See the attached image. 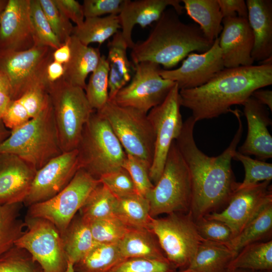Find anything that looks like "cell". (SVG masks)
<instances>
[{
    "mask_svg": "<svg viewBox=\"0 0 272 272\" xmlns=\"http://www.w3.org/2000/svg\"><path fill=\"white\" fill-rule=\"evenodd\" d=\"M42 272H43V271H42Z\"/></svg>",
    "mask_w": 272,
    "mask_h": 272,
    "instance_id": "62",
    "label": "cell"
},
{
    "mask_svg": "<svg viewBox=\"0 0 272 272\" xmlns=\"http://www.w3.org/2000/svg\"><path fill=\"white\" fill-rule=\"evenodd\" d=\"M4 89L9 91L10 94V85L6 75L0 71V90Z\"/></svg>",
    "mask_w": 272,
    "mask_h": 272,
    "instance_id": "57",
    "label": "cell"
},
{
    "mask_svg": "<svg viewBox=\"0 0 272 272\" xmlns=\"http://www.w3.org/2000/svg\"><path fill=\"white\" fill-rule=\"evenodd\" d=\"M85 92L88 102L94 110H100L109 101V66L105 55L91 73Z\"/></svg>",
    "mask_w": 272,
    "mask_h": 272,
    "instance_id": "37",
    "label": "cell"
},
{
    "mask_svg": "<svg viewBox=\"0 0 272 272\" xmlns=\"http://www.w3.org/2000/svg\"><path fill=\"white\" fill-rule=\"evenodd\" d=\"M124 0H84L82 5L86 18L99 17L105 14L118 15Z\"/></svg>",
    "mask_w": 272,
    "mask_h": 272,
    "instance_id": "48",
    "label": "cell"
},
{
    "mask_svg": "<svg viewBox=\"0 0 272 272\" xmlns=\"http://www.w3.org/2000/svg\"><path fill=\"white\" fill-rule=\"evenodd\" d=\"M25 229L15 245L25 249L43 272H65L68 259L61 235L51 222L26 216Z\"/></svg>",
    "mask_w": 272,
    "mask_h": 272,
    "instance_id": "12",
    "label": "cell"
},
{
    "mask_svg": "<svg viewBox=\"0 0 272 272\" xmlns=\"http://www.w3.org/2000/svg\"><path fill=\"white\" fill-rule=\"evenodd\" d=\"M22 203L0 206V256L15 246L25 223L20 218Z\"/></svg>",
    "mask_w": 272,
    "mask_h": 272,
    "instance_id": "36",
    "label": "cell"
},
{
    "mask_svg": "<svg viewBox=\"0 0 272 272\" xmlns=\"http://www.w3.org/2000/svg\"><path fill=\"white\" fill-rule=\"evenodd\" d=\"M25 249L13 246L0 256V272H42Z\"/></svg>",
    "mask_w": 272,
    "mask_h": 272,
    "instance_id": "41",
    "label": "cell"
},
{
    "mask_svg": "<svg viewBox=\"0 0 272 272\" xmlns=\"http://www.w3.org/2000/svg\"><path fill=\"white\" fill-rule=\"evenodd\" d=\"M63 75V64L53 60L49 63L46 69L47 79L49 83L60 80Z\"/></svg>",
    "mask_w": 272,
    "mask_h": 272,
    "instance_id": "52",
    "label": "cell"
},
{
    "mask_svg": "<svg viewBox=\"0 0 272 272\" xmlns=\"http://www.w3.org/2000/svg\"><path fill=\"white\" fill-rule=\"evenodd\" d=\"M236 255L226 244L203 239L187 269L195 272H227Z\"/></svg>",
    "mask_w": 272,
    "mask_h": 272,
    "instance_id": "27",
    "label": "cell"
},
{
    "mask_svg": "<svg viewBox=\"0 0 272 272\" xmlns=\"http://www.w3.org/2000/svg\"><path fill=\"white\" fill-rule=\"evenodd\" d=\"M238 127L228 147L222 153L210 157L197 147L194 138L196 122L189 116L183 122L176 145L189 169L192 182V200L189 212L195 221L217 212L227 205L237 190L231 162L241 139L243 127L239 111H231Z\"/></svg>",
    "mask_w": 272,
    "mask_h": 272,
    "instance_id": "1",
    "label": "cell"
},
{
    "mask_svg": "<svg viewBox=\"0 0 272 272\" xmlns=\"http://www.w3.org/2000/svg\"><path fill=\"white\" fill-rule=\"evenodd\" d=\"M30 18L35 46L55 50L62 45L46 18L39 0H30Z\"/></svg>",
    "mask_w": 272,
    "mask_h": 272,
    "instance_id": "38",
    "label": "cell"
},
{
    "mask_svg": "<svg viewBox=\"0 0 272 272\" xmlns=\"http://www.w3.org/2000/svg\"><path fill=\"white\" fill-rule=\"evenodd\" d=\"M227 272H272V271H255L245 269H233L228 270Z\"/></svg>",
    "mask_w": 272,
    "mask_h": 272,
    "instance_id": "58",
    "label": "cell"
},
{
    "mask_svg": "<svg viewBox=\"0 0 272 272\" xmlns=\"http://www.w3.org/2000/svg\"><path fill=\"white\" fill-rule=\"evenodd\" d=\"M195 221L198 233L204 240L227 244L233 238L230 229L222 222L205 217Z\"/></svg>",
    "mask_w": 272,
    "mask_h": 272,
    "instance_id": "46",
    "label": "cell"
},
{
    "mask_svg": "<svg viewBox=\"0 0 272 272\" xmlns=\"http://www.w3.org/2000/svg\"><path fill=\"white\" fill-rule=\"evenodd\" d=\"M176 272H195L190 269H185L183 270H177Z\"/></svg>",
    "mask_w": 272,
    "mask_h": 272,
    "instance_id": "61",
    "label": "cell"
},
{
    "mask_svg": "<svg viewBox=\"0 0 272 272\" xmlns=\"http://www.w3.org/2000/svg\"><path fill=\"white\" fill-rule=\"evenodd\" d=\"M177 270L167 259L130 258L122 259L107 272H176Z\"/></svg>",
    "mask_w": 272,
    "mask_h": 272,
    "instance_id": "43",
    "label": "cell"
},
{
    "mask_svg": "<svg viewBox=\"0 0 272 272\" xmlns=\"http://www.w3.org/2000/svg\"><path fill=\"white\" fill-rule=\"evenodd\" d=\"M99 180L117 198L137 193L130 175L123 167L104 174Z\"/></svg>",
    "mask_w": 272,
    "mask_h": 272,
    "instance_id": "45",
    "label": "cell"
},
{
    "mask_svg": "<svg viewBox=\"0 0 272 272\" xmlns=\"http://www.w3.org/2000/svg\"><path fill=\"white\" fill-rule=\"evenodd\" d=\"M271 181L237 190L225 209L205 217L222 222L230 229L233 238L239 234L260 211L272 202Z\"/></svg>",
    "mask_w": 272,
    "mask_h": 272,
    "instance_id": "15",
    "label": "cell"
},
{
    "mask_svg": "<svg viewBox=\"0 0 272 272\" xmlns=\"http://www.w3.org/2000/svg\"><path fill=\"white\" fill-rule=\"evenodd\" d=\"M219 38L225 68L253 65L254 37L247 18H224Z\"/></svg>",
    "mask_w": 272,
    "mask_h": 272,
    "instance_id": "19",
    "label": "cell"
},
{
    "mask_svg": "<svg viewBox=\"0 0 272 272\" xmlns=\"http://www.w3.org/2000/svg\"><path fill=\"white\" fill-rule=\"evenodd\" d=\"M8 1L0 0V14L5 9Z\"/></svg>",
    "mask_w": 272,
    "mask_h": 272,
    "instance_id": "60",
    "label": "cell"
},
{
    "mask_svg": "<svg viewBox=\"0 0 272 272\" xmlns=\"http://www.w3.org/2000/svg\"><path fill=\"white\" fill-rule=\"evenodd\" d=\"M179 0H124L118 14L120 31L128 48H132L134 43L132 32L135 25L142 28L158 21L168 6H171L179 15L182 13L183 7Z\"/></svg>",
    "mask_w": 272,
    "mask_h": 272,
    "instance_id": "22",
    "label": "cell"
},
{
    "mask_svg": "<svg viewBox=\"0 0 272 272\" xmlns=\"http://www.w3.org/2000/svg\"><path fill=\"white\" fill-rule=\"evenodd\" d=\"M173 9L166 10L149 36L134 43L130 56L134 64L149 61L169 69L194 51H208L214 41L208 39L199 27L180 20Z\"/></svg>",
    "mask_w": 272,
    "mask_h": 272,
    "instance_id": "3",
    "label": "cell"
},
{
    "mask_svg": "<svg viewBox=\"0 0 272 272\" xmlns=\"http://www.w3.org/2000/svg\"><path fill=\"white\" fill-rule=\"evenodd\" d=\"M124 151L152 164L155 136L147 114L109 101L100 110Z\"/></svg>",
    "mask_w": 272,
    "mask_h": 272,
    "instance_id": "9",
    "label": "cell"
},
{
    "mask_svg": "<svg viewBox=\"0 0 272 272\" xmlns=\"http://www.w3.org/2000/svg\"><path fill=\"white\" fill-rule=\"evenodd\" d=\"M247 20L254 37L251 56L262 61L272 57V1L247 0Z\"/></svg>",
    "mask_w": 272,
    "mask_h": 272,
    "instance_id": "23",
    "label": "cell"
},
{
    "mask_svg": "<svg viewBox=\"0 0 272 272\" xmlns=\"http://www.w3.org/2000/svg\"><path fill=\"white\" fill-rule=\"evenodd\" d=\"M53 32L62 44L72 35L74 26L57 8L53 0H39Z\"/></svg>",
    "mask_w": 272,
    "mask_h": 272,
    "instance_id": "44",
    "label": "cell"
},
{
    "mask_svg": "<svg viewBox=\"0 0 272 272\" xmlns=\"http://www.w3.org/2000/svg\"><path fill=\"white\" fill-rule=\"evenodd\" d=\"M192 182L188 167L173 141L160 178L147 198L150 215L189 212L192 200Z\"/></svg>",
    "mask_w": 272,
    "mask_h": 272,
    "instance_id": "7",
    "label": "cell"
},
{
    "mask_svg": "<svg viewBox=\"0 0 272 272\" xmlns=\"http://www.w3.org/2000/svg\"><path fill=\"white\" fill-rule=\"evenodd\" d=\"M122 167L130 175L137 192L147 198L154 186L149 176L151 165L138 157L126 154Z\"/></svg>",
    "mask_w": 272,
    "mask_h": 272,
    "instance_id": "42",
    "label": "cell"
},
{
    "mask_svg": "<svg viewBox=\"0 0 272 272\" xmlns=\"http://www.w3.org/2000/svg\"><path fill=\"white\" fill-rule=\"evenodd\" d=\"M71 54L69 39L57 49L53 51L52 57L53 61L65 64L70 60Z\"/></svg>",
    "mask_w": 272,
    "mask_h": 272,
    "instance_id": "53",
    "label": "cell"
},
{
    "mask_svg": "<svg viewBox=\"0 0 272 272\" xmlns=\"http://www.w3.org/2000/svg\"><path fill=\"white\" fill-rule=\"evenodd\" d=\"M64 250L68 261L76 263L96 244L90 223L78 213L61 235Z\"/></svg>",
    "mask_w": 272,
    "mask_h": 272,
    "instance_id": "29",
    "label": "cell"
},
{
    "mask_svg": "<svg viewBox=\"0 0 272 272\" xmlns=\"http://www.w3.org/2000/svg\"><path fill=\"white\" fill-rule=\"evenodd\" d=\"M272 84V64L224 68L206 84L179 90L181 106L196 122L216 118L243 105L254 91Z\"/></svg>",
    "mask_w": 272,
    "mask_h": 272,
    "instance_id": "2",
    "label": "cell"
},
{
    "mask_svg": "<svg viewBox=\"0 0 272 272\" xmlns=\"http://www.w3.org/2000/svg\"><path fill=\"white\" fill-rule=\"evenodd\" d=\"M59 10L70 21L80 26L85 17L82 5L75 0H53Z\"/></svg>",
    "mask_w": 272,
    "mask_h": 272,
    "instance_id": "50",
    "label": "cell"
},
{
    "mask_svg": "<svg viewBox=\"0 0 272 272\" xmlns=\"http://www.w3.org/2000/svg\"><path fill=\"white\" fill-rule=\"evenodd\" d=\"M12 101L9 91L0 90V119H2Z\"/></svg>",
    "mask_w": 272,
    "mask_h": 272,
    "instance_id": "55",
    "label": "cell"
},
{
    "mask_svg": "<svg viewBox=\"0 0 272 272\" xmlns=\"http://www.w3.org/2000/svg\"><path fill=\"white\" fill-rule=\"evenodd\" d=\"M233 159L240 161L245 170L244 178L239 182L237 190L251 186L272 179V164L258 159H254L249 156L235 152Z\"/></svg>",
    "mask_w": 272,
    "mask_h": 272,
    "instance_id": "39",
    "label": "cell"
},
{
    "mask_svg": "<svg viewBox=\"0 0 272 272\" xmlns=\"http://www.w3.org/2000/svg\"><path fill=\"white\" fill-rule=\"evenodd\" d=\"M65 272H75L74 269V263L68 261L67 267Z\"/></svg>",
    "mask_w": 272,
    "mask_h": 272,
    "instance_id": "59",
    "label": "cell"
},
{
    "mask_svg": "<svg viewBox=\"0 0 272 272\" xmlns=\"http://www.w3.org/2000/svg\"><path fill=\"white\" fill-rule=\"evenodd\" d=\"M248 132L246 139L237 151L254 155L264 161L272 157V137L267 127L271 124L269 112L264 106L251 96L242 105Z\"/></svg>",
    "mask_w": 272,
    "mask_h": 272,
    "instance_id": "21",
    "label": "cell"
},
{
    "mask_svg": "<svg viewBox=\"0 0 272 272\" xmlns=\"http://www.w3.org/2000/svg\"><path fill=\"white\" fill-rule=\"evenodd\" d=\"M99 182L80 168L68 185L55 195L28 207L26 216L48 220L61 235Z\"/></svg>",
    "mask_w": 272,
    "mask_h": 272,
    "instance_id": "11",
    "label": "cell"
},
{
    "mask_svg": "<svg viewBox=\"0 0 272 272\" xmlns=\"http://www.w3.org/2000/svg\"><path fill=\"white\" fill-rule=\"evenodd\" d=\"M120 29L118 15L86 18L80 26H74L73 34L83 44L91 43L100 45L113 37Z\"/></svg>",
    "mask_w": 272,
    "mask_h": 272,
    "instance_id": "30",
    "label": "cell"
},
{
    "mask_svg": "<svg viewBox=\"0 0 272 272\" xmlns=\"http://www.w3.org/2000/svg\"><path fill=\"white\" fill-rule=\"evenodd\" d=\"M119 246L123 259H167L156 236L150 229L129 228L119 242Z\"/></svg>",
    "mask_w": 272,
    "mask_h": 272,
    "instance_id": "26",
    "label": "cell"
},
{
    "mask_svg": "<svg viewBox=\"0 0 272 272\" xmlns=\"http://www.w3.org/2000/svg\"><path fill=\"white\" fill-rule=\"evenodd\" d=\"M10 133L11 130L6 127L2 119H0V145L9 137Z\"/></svg>",
    "mask_w": 272,
    "mask_h": 272,
    "instance_id": "56",
    "label": "cell"
},
{
    "mask_svg": "<svg viewBox=\"0 0 272 272\" xmlns=\"http://www.w3.org/2000/svg\"><path fill=\"white\" fill-rule=\"evenodd\" d=\"M186 57L179 67L159 71L163 78L176 83L179 90L201 86L225 68L219 38L208 51L200 54L191 52Z\"/></svg>",
    "mask_w": 272,
    "mask_h": 272,
    "instance_id": "17",
    "label": "cell"
},
{
    "mask_svg": "<svg viewBox=\"0 0 272 272\" xmlns=\"http://www.w3.org/2000/svg\"><path fill=\"white\" fill-rule=\"evenodd\" d=\"M180 106L179 89L176 83L164 101L147 113L155 136L154 156L149 172L150 178L154 185L162 173L170 147L183 127Z\"/></svg>",
    "mask_w": 272,
    "mask_h": 272,
    "instance_id": "14",
    "label": "cell"
},
{
    "mask_svg": "<svg viewBox=\"0 0 272 272\" xmlns=\"http://www.w3.org/2000/svg\"><path fill=\"white\" fill-rule=\"evenodd\" d=\"M161 69L159 64L149 61L134 64L131 80L111 101L147 114L164 101L176 84L163 78L159 74Z\"/></svg>",
    "mask_w": 272,
    "mask_h": 272,
    "instance_id": "13",
    "label": "cell"
},
{
    "mask_svg": "<svg viewBox=\"0 0 272 272\" xmlns=\"http://www.w3.org/2000/svg\"><path fill=\"white\" fill-rule=\"evenodd\" d=\"M252 97L263 106L272 111V91L269 90L257 89L253 92Z\"/></svg>",
    "mask_w": 272,
    "mask_h": 272,
    "instance_id": "54",
    "label": "cell"
},
{
    "mask_svg": "<svg viewBox=\"0 0 272 272\" xmlns=\"http://www.w3.org/2000/svg\"><path fill=\"white\" fill-rule=\"evenodd\" d=\"M36 172L18 156L0 153V206L23 203Z\"/></svg>",
    "mask_w": 272,
    "mask_h": 272,
    "instance_id": "20",
    "label": "cell"
},
{
    "mask_svg": "<svg viewBox=\"0 0 272 272\" xmlns=\"http://www.w3.org/2000/svg\"><path fill=\"white\" fill-rule=\"evenodd\" d=\"M54 50L35 45L23 51L0 50V71L8 80L12 100L34 87H48L46 69Z\"/></svg>",
    "mask_w": 272,
    "mask_h": 272,
    "instance_id": "10",
    "label": "cell"
},
{
    "mask_svg": "<svg viewBox=\"0 0 272 272\" xmlns=\"http://www.w3.org/2000/svg\"><path fill=\"white\" fill-rule=\"evenodd\" d=\"M18 99L25 108L30 119L34 118L45 108L49 102L47 87L42 86L34 87Z\"/></svg>",
    "mask_w": 272,
    "mask_h": 272,
    "instance_id": "47",
    "label": "cell"
},
{
    "mask_svg": "<svg viewBox=\"0 0 272 272\" xmlns=\"http://www.w3.org/2000/svg\"><path fill=\"white\" fill-rule=\"evenodd\" d=\"M223 18L241 17L247 18L248 10L244 0H218Z\"/></svg>",
    "mask_w": 272,
    "mask_h": 272,
    "instance_id": "51",
    "label": "cell"
},
{
    "mask_svg": "<svg viewBox=\"0 0 272 272\" xmlns=\"http://www.w3.org/2000/svg\"><path fill=\"white\" fill-rule=\"evenodd\" d=\"M79 169L77 149L52 159L36 171L23 204L28 207L52 197L68 185Z\"/></svg>",
    "mask_w": 272,
    "mask_h": 272,
    "instance_id": "16",
    "label": "cell"
},
{
    "mask_svg": "<svg viewBox=\"0 0 272 272\" xmlns=\"http://www.w3.org/2000/svg\"><path fill=\"white\" fill-rule=\"evenodd\" d=\"M117 203V198L104 184L99 182L78 213L90 223L114 216Z\"/></svg>",
    "mask_w": 272,
    "mask_h": 272,
    "instance_id": "35",
    "label": "cell"
},
{
    "mask_svg": "<svg viewBox=\"0 0 272 272\" xmlns=\"http://www.w3.org/2000/svg\"><path fill=\"white\" fill-rule=\"evenodd\" d=\"M96 243H113L119 242L129 227L115 216L90 223Z\"/></svg>",
    "mask_w": 272,
    "mask_h": 272,
    "instance_id": "40",
    "label": "cell"
},
{
    "mask_svg": "<svg viewBox=\"0 0 272 272\" xmlns=\"http://www.w3.org/2000/svg\"><path fill=\"white\" fill-rule=\"evenodd\" d=\"M150 229L168 260L177 270L187 269L203 240L190 212L173 213L164 218H151Z\"/></svg>",
    "mask_w": 272,
    "mask_h": 272,
    "instance_id": "8",
    "label": "cell"
},
{
    "mask_svg": "<svg viewBox=\"0 0 272 272\" xmlns=\"http://www.w3.org/2000/svg\"><path fill=\"white\" fill-rule=\"evenodd\" d=\"M187 14L198 26L205 36L214 41L222 28L223 16L218 0H182Z\"/></svg>",
    "mask_w": 272,
    "mask_h": 272,
    "instance_id": "28",
    "label": "cell"
},
{
    "mask_svg": "<svg viewBox=\"0 0 272 272\" xmlns=\"http://www.w3.org/2000/svg\"><path fill=\"white\" fill-rule=\"evenodd\" d=\"M47 91L62 152L77 149L84 127L94 111L84 89L62 78L49 83Z\"/></svg>",
    "mask_w": 272,
    "mask_h": 272,
    "instance_id": "6",
    "label": "cell"
},
{
    "mask_svg": "<svg viewBox=\"0 0 272 272\" xmlns=\"http://www.w3.org/2000/svg\"><path fill=\"white\" fill-rule=\"evenodd\" d=\"M245 269L255 271H272V240L249 244L237 253L228 270Z\"/></svg>",
    "mask_w": 272,
    "mask_h": 272,
    "instance_id": "32",
    "label": "cell"
},
{
    "mask_svg": "<svg viewBox=\"0 0 272 272\" xmlns=\"http://www.w3.org/2000/svg\"><path fill=\"white\" fill-rule=\"evenodd\" d=\"M107 47L108 51L106 59L109 66V101H111L118 92L130 82L134 67L128 58V46L120 31L113 36Z\"/></svg>",
    "mask_w": 272,
    "mask_h": 272,
    "instance_id": "25",
    "label": "cell"
},
{
    "mask_svg": "<svg viewBox=\"0 0 272 272\" xmlns=\"http://www.w3.org/2000/svg\"><path fill=\"white\" fill-rule=\"evenodd\" d=\"M2 153L18 156L36 171L63 153L50 98L37 116L11 130L9 137L0 145Z\"/></svg>",
    "mask_w": 272,
    "mask_h": 272,
    "instance_id": "4",
    "label": "cell"
},
{
    "mask_svg": "<svg viewBox=\"0 0 272 272\" xmlns=\"http://www.w3.org/2000/svg\"><path fill=\"white\" fill-rule=\"evenodd\" d=\"M71 54L69 61L63 64V79L67 83L85 89L86 79L98 66L101 55L98 48L82 43L74 36L69 38Z\"/></svg>",
    "mask_w": 272,
    "mask_h": 272,
    "instance_id": "24",
    "label": "cell"
},
{
    "mask_svg": "<svg viewBox=\"0 0 272 272\" xmlns=\"http://www.w3.org/2000/svg\"><path fill=\"white\" fill-rule=\"evenodd\" d=\"M272 231V202L266 205L237 235L226 244L237 255L245 246L263 241Z\"/></svg>",
    "mask_w": 272,
    "mask_h": 272,
    "instance_id": "34",
    "label": "cell"
},
{
    "mask_svg": "<svg viewBox=\"0 0 272 272\" xmlns=\"http://www.w3.org/2000/svg\"><path fill=\"white\" fill-rule=\"evenodd\" d=\"M123 259L119 242L96 243L80 260L74 264L75 272H107Z\"/></svg>",
    "mask_w": 272,
    "mask_h": 272,
    "instance_id": "33",
    "label": "cell"
},
{
    "mask_svg": "<svg viewBox=\"0 0 272 272\" xmlns=\"http://www.w3.org/2000/svg\"><path fill=\"white\" fill-rule=\"evenodd\" d=\"M30 118L19 99L12 100L2 118L6 127L10 130L16 129L27 122Z\"/></svg>",
    "mask_w": 272,
    "mask_h": 272,
    "instance_id": "49",
    "label": "cell"
},
{
    "mask_svg": "<svg viewBox=\"0 0 272 272\" xmlns=\"http://www.w3.org/2000/svg\"><path fill=\"white\" fill-rule=\"evenodd\" d=\"M34 46L30 0H9L0 14V50L23 51Z\"/></svg>",
    "mask_w": 272,
    "mask_h": 272,
    "instance_id": "18",
    "label": "cell"
},
{
    "mask_svg": "<svg viewBox=\"0 0 272 272\" xmlns=\"http://www.w3.org/2000/svg\"><path fill=\"white\" fill-rule=\"evenodd\" d=\"M77 149L80 168L98 180L122 168L126 155L106 119L96 110L85 125Z\"/></svg>",
    "mask_w": 272,
    "mask_h": 272,
    "instance_id": "5",
    "label": "cell"
},
{
    "mask_svg": "<svg viewBox=\"0 0 272 272\" xmlns=\"http://www.w3.org/2000/svg\"><path fill=\"white\" fill-rule=\"evenodd\" d=\"M150 210L149 200L135 193L117 198L115 216L129 228L150 229Z\"/></svg>",
    "mask_w": 272,
    "mask_h": 272,
    "instance_id": "31",
    "label": "cell"
}]
</instances>
